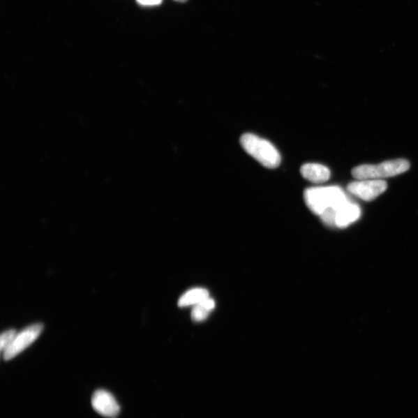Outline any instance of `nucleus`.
<instances>
[{"label":"nucleus","mask_w":418,"mask_h":418,"mask_svg":"<svg viewBox=\"0 0 418 418\" xmlns=\"http://www.w3.org/2000/svg\"><path fill=\"white\" fill-rule=\"evenodd\" d=\"M304 197L309 209L320 216L328 209L334 210L336 215V211L350 201L343 189L335 186L309 188L304 191Z\"/></svg>","instance_id":"1"},{"label":"nucleus","mask_w":418,"mask_h":418,"mask_svg":"<svg viewBox=\"0 0 418 418\" xmlns=\"http://www.w3.org/2000/svg\"><path fill=\"white\" fill-rule=\"evenodd\" d=\"M244 150L267 168H276L281 165V154L271 142L252 133L244 134L240 138Z\"/></svg>","instance_id":"2"},{"label":"nucleus","mask_w":418,"mask_h":418,"mask_svg":"<svg viewBox=\"0 0 418 418\" xmlns=\"http://www.w3.org/2000/svg\"><path fill=\"white\" fill-rule=\"evenodd\" d=\"M410 163L405 159H396L381 163L380 165H364L354 168L353 178L358 180H379L389 178L408 171Z\"/></svg>","instance_id":"3"},{"label":"nucleus","mask_w":418,"mask_h":418,"mask_svg":"<svg viewBox=\"0 0 418 418\" xmlns=\"http://www.w3.org/2000/svg\"><path fill=\"white\" fill-rule=\"evenodd\" d=\"M43 328V324L40 323L34 324L18 334L17 333L10 345L3 351V359L8 361L19 355L39 337Z\"/></svg>","instance_id":"4"},{"label":"nucleus","mask_w":418,"mask_h":418,"mask_svg":"<svg viewBox=\"0 0 418 418\" xmlns=\"http://www.w3.org/2000/svg\"><path fill=\"white\" fill-rule=\"evenodd\" d=\"M387 188V183L382 180H361L353 181L347 186L351 194L366 202L374 200L385 193Z\"/></svg>","instance_id":"5"},{"label":"nucleus","mask_w":418,"mask_h":418,"mask_svg":"<svg viewBox=\"0 0 418 418\" xmlns=\"http://www.w3.org/2000/svg\"><path fill=\"white\" fill-rule=\"evenodd\" d=\"M91 405L97 413L106 417L114 418L119 414L120 408L114 396L103 389L94 394Z\"/></svg>","instance_id":"6"},{"label":"nucleus","mask_w":418,"mask_h":418,"mask_svg":"<svg viewBox=\"0 0 418 418\" xmlns=\"http://www.w3.org/2000/svg\"><path fill=\"white\" fill-rule=\"evenodd\" d=\"M361 210L357 204L350 200L336 211L335 227L345 228L358 221Z\"/></svg>","instance_id":"7"},{"label":"nucleus","mask_w":418,"mask_h":418,"mask_svg":"<svg viewBox=\"0 0 418 418\" xmlns=\"http://www.w3.org/2000/svg\"><path fill=\"white\" fill-rule=\"evenodd\" d=\"M301 174L304 179L320 184L327 181L330 179V170L320 164H306L301 167Z\"/></svg>","instance_id":"8"},{"label":"nucleus","mask_w":418,"mask_h":418,"mask_svg":"<svg viewBox=\"0 0 418 418\" xmlns=\"http://www.w3.org/2000/svg\"><path fill=\"white\" fill-rule=\"evenodd\" d=\"M209 297H210L209 293L207 289H191L180 297L179 306L181 308L191 306H195L196 304L208 299Z\"/></svg>","instance_id":"9"},{"label":"nucleus","mask_w":418,"mask_h":418,"mask_svg":"<svg viewBox=\"0 0 418 418\" xmlns=\"http://www.w3.org/2000/svg\"><path fill=\"white\" fill-rule=\"evenodd\" d=\"M216 307V302L211 297L194 306L191 318L197 322H202L208 318L211 311Z\"/></svg>","instance_id":"10"},{"label":"nucleus","mask_w":418,"mask_h":418,"mask_svg":"<svg viewBox=\"0 0 418 418\" xmlns=\"http://www.w3.org/2000/svg\"><path fill=\"white\" fill-rule=\"evenodd\" d=\"M16 335L17 331L14 329H10L3 333L1 338H0V343H1L0 347H1V350L3 352L10 345Z\"/></svg>","instance_id":"11"},{"label":"nucleus","mask_w":418,"mask_h":418,"mask_svg":"<svg viewBox=\"0 0 418 418\" xmlns=\"http://www.w3.org/2000/svg\"><path fill=\"white\" fill-rule=\"evenodd\" d=\"M137 2L144 6H155L159 5L162 0H137Z\"/></svg>","instance_id":"12"},{"label":"nucleus","mask_w":418,"mask_h":418,"mask_svg":"<svg viewBox=\"0 0 418 418\" xmlns=\"http://www.w3.org/2000/svg\"><path fill=\"white\" fill-rule=\"evenodd\" d=\"M175 1H178V2H180V3H183V2H186V1H187V0H175Z\"/></svg>","instance_id":"13"}]
</instances>
